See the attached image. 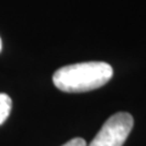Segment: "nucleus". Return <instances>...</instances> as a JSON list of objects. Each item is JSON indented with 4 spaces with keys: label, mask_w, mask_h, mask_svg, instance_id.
Here are the masks:
<instances>
[{
    "label": "nucleus",
    "mask_w": 146,
    "mask_h": 146,
    "mask_svg": "<svg viewBox=\"0 0 146 146\" xmlns=\"http://www.w3.org/2000/svg\"><path fill=\"white\" fill-rule=\"evenodd\" d=\"M62 146H86V143H85V140L82 138H74L70 141H67V143L63 144Z\"/></svg>",
    "instance_id": "obj_4"
},
{
    "label": "nucleus",
    "mask_w": 146,
    "mask_h": 146,
    "mask_svg": "<svg viewBox=\"0 0 146 146\" xmlns=\"http://www.w3.org/2000/svg\"><path fill=\"white\" fill-rule=\"evenodd\" d=\"M134 125L128 112H118L104 123L89 146H123Z\"/></svg>",
    "instance_id": "obj_2"
},
{
    "label": "nucleus",
    "mask_w": 146,
    "mask_h": 146,
    "mask_svg": "<svg viewBox=\"0 0 146 146\" xmlns=\"http://www.w3.org/2000/svg\"><path fill=\"white\" fill-rule=\"evenodd\" d=\"M11 107H12L11 98L7 94L0 93V125L7 119V117L11 112Z\"/></svg>",
    "instance_id": "obj_3"
},
{
    "label": "nucleus",
    "mask_w": 146,
    "mask_h": 146,
    "mask_svg": "<svg viewBox=\"0 0 146 146\" xmlns=\"http://www.w3.org/2000/svg\"><path fill=\"white\" fill-rule=\"evenodd\" d=\"M111 65L101 61L80 62L63 66L54 73L52 82L65 93H85L102 86L112 78Z\"/></svg>",
    "instance_id": "obj_1"
},
{
    "label": "nucleus",
    "mask_w": 146,
    "mask_h": 146,
    "mask_svg": "<svg viewBox=\"0 0 146 146\" xmlns=\"http://www.w3.org/2000/svg\"><path fill=\"white\" fill-rule=\"evenodd\" d=\"M0 51H1V39H0Z\"/></svg>",
    "instance_id": "obj_5"
}]
</instances>
